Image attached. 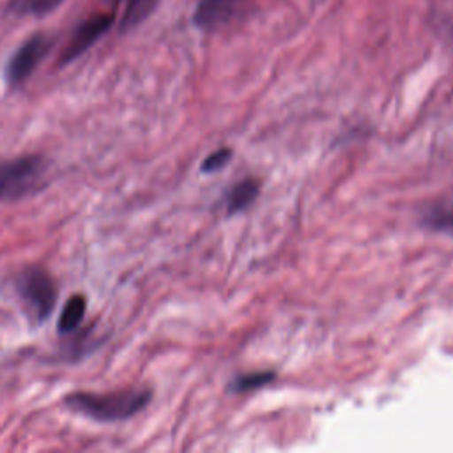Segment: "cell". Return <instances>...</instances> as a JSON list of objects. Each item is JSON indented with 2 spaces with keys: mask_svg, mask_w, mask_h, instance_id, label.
I'll return each instance as SVG.
<instances>
[{
  "mask_svg": "<svg viewBox=\"0 0 453 453\" xmlns=\"http://www.w3.org/2000/svg\"><path fill=\"white\" fill-rule=\"evenodd\" d=\"M152 398V391L147 388H129L111 393H88L76 391L64 396V403L69 411L83 414L94 421L115 423L124 421L142 412Z\"/></svg>",
  "mask_w": 453,
  "mask_h": 453,
  "instance_id": "6da1fadb",
  "label": "cell"
},
{
  "mask_svg": "<svg viewBox=\"0 0 453 453\" xmlns=\"http://www.w3.org/2000/svg\"><path fill=\"white\" fill-rule=\"evenodd\" d=\"M48 172L41 156H19L0 161V202L19 200L37 191Z\"/></svg>",
  "mask_w": 453,
  "mask_h": 453,
  "instance_id": "7a4b0ae2",
  "label": "cell"
},
{
  "mask_svg": "<svg viewBox=\"0 0 453 453\" xmlns=\"http://www.w3.org/2000/svg\"><path fill=\"white\" fill-rule=\"evenodd\" d=\"M255 9L253 0H200L193 23L203 32H218L246 21Z\"/></svg>",
  "mask_w": 453,
  "mask_h": 453,
  "instance_id": "3957f363",
  "label": "cell"
},
{
  "mask_svg": "<svg viewBox=\"0 0 453 453\" xmlns=\"http://www.w3.org/2000/svg\"><path fill=\"white\" fill-rule=\"evenodd\" d=\"M19 297L27 303L37 322L46 320L55 310L57 287L53 278L41 267H27L16 280Z\"/></svg>",
  "mask_w": 453,
  "mask_h": 453,
  "instance_id": "277c9868",
  "label": "cell"
},
{
  "mask_svg": "<svg viewBox=\"0 0 453 453\" xmlns=\"http://www.w3.org/2000/svg\"><path fill=\"white\" fill-rule=\"evenodd\" d=\"M51 48V41L42 35L35 34L27 39L7 60L5 65V81L9 87H19L30 74L35 71L39 62L48 55Z\"/></svg>",
  "mask_w": 453,
  "mask_h": 453,
  "instance_id": "5b68a950",
  "label": "cell"
},
{
  "mask_svg": "<svg viewBox=\"0 0 453 453\" xmlns=\"http://www.w3.org/2000/svg\"><path fill=\"white\" fill-rule=\"evenodd\" d=\"M113 25L111 14H96L88 19H85L73 34L69 44L60 55V65H65L73 60H76L80 55H83L97 39H101L110 27Z\"/></svg>",
  "mask_w": 453,
  "mask_h": 453,
  "instance_id": "8992f818",
  "label": "cell"
},
{
  "mask_svg": "<svg viewBox=\"0 0 453 453\" xmlns=\"http://www.w3.org/2000/svg\"><path fill=\"white\" fill-rule=\"evenodd\" d=\"M85 310H87V299L81 294H76L73 297H69L58 315V333L60 334H69L73 333L83 320L85 317Z\"/></svg>",
  "mask_w": 453,
  "mask_h": 453,
  "instance_id": "52a82bcc",
  "label": "cell"
},
{
  "mask_svg": "<svg viewBox=\"0 0 453 453\" xmlns=\"http://www.w3.org/2000/svg\"><path fill=\"white\" fill-rule=\"evenodd\" d=\"M65 0H9L5 5V12L16 18L34 16L41 18L62 5Z\"/></svg>",
  "mask_w": 453,
  "mask_h": 453,
  "instance_id": "ba28073f",
  "label": "cell"
},
{
  "mask_svg": "<svg viewBox=\"0 0 453 453\" xmlns=\"http://www.w3.org/2000/svg\"><path fill=\"white\" fill-rule=\"evenodd\" d=\"M258 191H260V186H258V180H255V179H244L237 186H234L226 196L228 214L239 212V211L246 209L248 205H251L253 200L257 198Z\"/></svg>",
  "mask_w": 453,
  "mask_h": 453,
  "instance_id": "9c48e42d",
  "label": "cell"
},
{
  "mask_svg": "<svg viewBox=\"0 0 453 453\" xmlns=\"http://www.w3.org/2000/svg\"><path fill=\"white\" fill-rule=\"evenodd\" d=\"M159 0H129L120 19V32L131 30L143 23L157 7Z\"/></svg>",
  "mask_w": 453,
  "mask_h": 453,
  "instance_id": "30bf717a",
  "label": "cell"
},
{
  "mask_svg": "<svg viewBox=\"0 0 453 453\" xmlns=\"http://www.w3.org/2000/svg\"><path fill=\"white\" fill-rule=\"evenodd\" d=\"M274 372H251V373H244L241 377H237L234 380V389L235 391H251L257 388H262L269 382H273L274 379Z\"/></svg>",
  "mask_w": 453,
  "mask_h": 453,
  "instance_id": "8fae6325",
  "label": "cell"
},
{
  "mask_svg": "<svg viewBox=\"0 0 453 453\" xmlns=\"http://www.w3.org/2000/svg\"><path fill=\"white\" fill-rule=\"evenodd\" d=\"M232 157L230 149H218L214 152H211L205 161L202 163V172H216L221 170Z\"/></svg>",
  "mask_w": 453,
  "mask_h": 453,
  "instance_id": "7c38bea8",
  "label": "cell"
},
{
  "mask_svg": "<svg viewBox=\"0 0 453 453\" xmlns=\"http://www.w3.org/2000/svg\"><path fill=\"white\" fill-rule=\"evenodd\" d=\"M426 225H430V228L449 230V228H453V214L444 212V211H432L426 216Z\"/></svg>",
  "mask_w": 453,
  "mask_h": 453,
  "instance_id": "4fadbf2b",
  "label": "cell"
},
{
  "mask_svg": "<svg viewBox=\"0 0 453 453\" xmlns=\"http://www.w3.org/2000/svg\"><path fill=\"white\" fill-rule=\"evenodd\" d=\"M111 2H113V4H117V2H119V0H111Z\"/></svg>",
  "mask_w": 453,
  "mask_h": 453,
  "instance_id": "5bb4252c",
  "label": "cell"
}]
</instances>
